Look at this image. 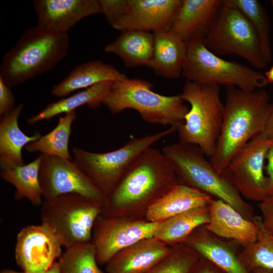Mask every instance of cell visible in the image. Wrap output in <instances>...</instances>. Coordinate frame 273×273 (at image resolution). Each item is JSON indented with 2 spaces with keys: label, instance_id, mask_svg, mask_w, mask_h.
<instances>
[{
  "label": "cell",
  "instance_id": "cell-1",
  "mask_svg": "<svg viewBox=\"0 0 273 273\" xmlns=\"http://www.w3.org/2000/svg\"><path fill=\"white\" fill-rule=\"evenodd\" d=\"M177 184L162 151L150 147L137 158L106 198L101 215L145 218L148 209Z\"/></svg>",
  "mask_w": 273,
  "mask_h": 273
},
{
  "label": "cell",
  "instance_id": "cell-2",
  "mask_svg": "<svg viewBox=\"0 0 273 273\" xmlns=\"http://www.w3.org/2000/svg\"><path fill=\"white\" fill-rule=\"evenodd\" d=\"M223 121L216 149L210 162L225 169L232 159L265 127L270 105L265 89L246 91L226 86Z\"/></svg>",
  "mask_w": 273,
  "mask_h": 273
},
{
  "label": "cell",
  "instance_id": "cell-3",
  "mask_svg": "<svg viewBox=\"0 0 273 273\" xmlns=\"http://www.w3.org/2000/svg\"><path fill=\"white\" fill-rule=\"evenodd\" d=\"M162 152L172 167L178 184L195 188L230 204L252 220L254 210L242 198L226 168L216 167L196 145L179 142Z\"/></svg>",
  "mask_w": 273,
  "mask_h": 273
},
{
  "label": "cell",
  "instance_id": "cell-4",
  "mask_svg": "<svg viewBox=\"0 0 273 273\" xmlns=\"http://www.w3.org/2000/svg\"><path fill=\"white\" fill-rule=\"evenodd\" d=\"M69 46L67 33L29 28L3 57L0 77L10 87L23 83L53 68L66 56Z\"/></svg>",
  "mask_w": 273,
  "mask_h": 273
},
{
  "label": "cell",
  "instance_id": "cell-5",
  "mask_svg": "<svg viewBox=\"0 0 273 273\" xmlns=\"http://www.w3.org/2000/svg\"><path fill=\"white\" fill-rule=\"evenodd\" d=\"M152 88L150 82L139 78L114 81L102 104L113 114L133 109L147 123L169 125L177 130L189 109L180 95L164 96Z\"/></svg>",
  "mask_w": 273,
  "mask_h": 273
},
{
  "label": "cell",
  "instance_id": "cell-6",
  "mask_svg": "<svg viewBox=\"0 0 273 273\" xmlns=\"http://www.w3.org/2000/svg\"><path fill=\"white\" fill-rule=\"evenodd\" d=\"M180 96L191 107L176 130L179 142L197 146L209 159L215 152L223 121L219 86L186 80Z\"/></svg>",
  "mask_w": 273,
  "mask_h": 273
},
{
  "label": "cell",
  "instance_id": "cell-7",
  "mask_svg": "<svg viewBox=\"0 0 273 273\" xmlns=\"http://www.w3.org/2000/svg\"><path fill=\"white\" fill-rule=\"evenodd\" d=\"M186 43L181 75L187 81L203 85L233 86L246 91L262 88L268 84L260 71L215 55L206 46L204 38Z\"/></svg>",
  "mask_w": 273,
  "mask_h": 273
},
{
  "label": "cell",
  "instance_id": "cell-8",
  "mask_svg": "<svg viewBox=\"0 0 273 273\" xmlns=\"http://www.w3.org/2000/svg\"><path fill=\"white\" fill-rule=\"evenodd\" d=\"M176 131L170 127L157 133L131 138L121 147L103 153L74 147L72 160L106 198L143 152Z\"/></svg>",
  "mask_w": 273,
  "mask_h": 273
},
{
  "label": "cell",
  "instance_id": "cell-9",
  "mask_svg": "<svg viewBox=\"0 0 273 273\" xmlns=\"http://www.w3.org/2000/svg\"><path fill=\"white\" fill-rule=\"evenodd\" d=\"M204 42L212 52L237 55L258 70L265 69L269 63L251 23L225 0L222 1L216 18L204 38Z\"/></svg>",
  "mask_w": 273,
  "mask_h": 273
},
{
  "label": "cell",
  "instance_id": "cell-10",
  "mask_svg": "<svg viewBox=\"0 0 273 273\" xmlns=\"http://www.w3.org/2000/svg\"><path fill=\"white\" fill-rule=\"evenodd\" d=\"M103 205L75 193L45 199L41 205V223L61 238L66 249L89 243Z\"/></svg>",
  "mask_w": 273,
  "mask_h": 273
},
{
  "label": "cell",
  "instance_id": "cell-11",
  "mask_svg": "<svg viewBox=\"0 0 273 273\" xmlns=\"http://www.w3.org/2000/svg\"><path fill=\"white\" fill-rule=\"evenodd\" d=\"M160 222L100 215L93 231V244L99 265L106 263L119 251L143 239L153 237Z\"/></svg>",
  "mask_w": 273,
  "mask_h": 273
},
{
  "label": "cell",
  "instance_id": "cell-12",
  "mask_svg": "<svg viewBox=\"0 0 273 273\" xmlns=\"http://www.w3.org/2000/svg\"><path fill=\"white\" fill-rule=\"evenodd\" d=\"M270 143L258 135L236 153L226 168L238 190L248 200L261 202L269 196L265 160Z\"/></svg>",
  "mask_w": 273,
  "mask_h": 273
},
{
  "label": "cell",
  "instance_id": "cell-13",
  "mask_svg": "<svg viewBox=\"0 0 273 273\" xmlns=\"http://www.w3.org/2000/svg\"><path fill=\"white\" fill-rule=\"evenodd\" d=\"M41 155L39 180L44 200L75 193L104 203L105 196L73 160Z\"/></svg>",
  "mask_w": 273,
  "mask_h": 273
},
{
  "label": "cell",
  "instance_id": "cell-14",
  "mask_svg": "<svg viewBox=\"0 0 273 273\" xmlns=\"http://www.w3.org/2000/svg\"><path fill=\"white\" fill-rule=\"evenodd\" d=\"M62 247L61 238L47 224L27 225L17 234L15 260L25 273H44L61 257Z\"/></svg>",
  "mask_w": 273,
  "mask_h": 273
},
{
  "label": "cell",
  "instance_id": "cell-15",
  "mask_svg": "<svg viewBox=\"0 0 273 273\" xmlns=\"http://www.w3.org/2000/svg\"><path fill=\"white\" fill-rule=\"evenodd\" d=\"M36 26L52 34H66L76 23L90 15L102 13L99 0H35Z\"/></svg>",
  "mask_w": 273,
  "mask_h": 273
},
{
  "label": "cell",
  "instance_id": "cell-16",
  "mask_svg": "<svg viewBox=\"0 0 273 273\" xmlns=\"http://www.w3.org/2000/svg\"><path fill=\"white\" fill-rule=\"evenodd\" d=\"M183 0H128L125 14L112 27L121 31L170 29Z\"/></svg>",
  "mask_w": 273,
  "mask_h": 273
},
{
  "label": "cell",
  "instance_id": "cell-17",
  "mask_svg": "<svg viewBox=\"0 0 273 273\" xmlns=\"http://www.w3.org/2000/svg\"><path fill=\"white\" fill-rule=\"evenodd\" d=\"M183 243L226 273H250L234 243L210 232L205 225L196 229Z\"/></svg>",
  "mask_w": 273,
  "mask_h": 273
},
{
  "label": "cell",
  "instance_id": "cell-18",
  "mask_svg": "<svg viewBox=\"0 0 273 273\" xmlns=\"http://www.w3.org/2000/svg\"><path fill=\"white\" fill-rule=\"evenodd\" d=\"M208 207L210 221L205 228L215 235L233 240L243 247L255 242L257 230L253 220L244 217L234 207L218 199H211Z\"/></svg>",
  "mask_w": 273,
  "mask_h": 273
},
{
  "label": "cell",
  "instance_id": "cell-19",
  "mask_svg": "<svg viewBox=\"0 0 273 273\" xmlns=\"http://www.w3.org/2000/svg\"><path fill=\"white\" fill-rule=\"evenodd\" d=\"M172 247L154 237L143 239L117 253L105 265L107 273H146L163 259Z\"/></svg>",
  "mask_w": 273,
  "mask_h": 273
},
{
  "label": "cell",
  "instance_id": "cell-20",
  "mask_svg": "<svg viewBox=\"0 0 273 273\" xmlns=\"http://www.w3.org/2000/svg\"><path fill=\"white\" fill-rule=\"evenodd\" d=\"M222 3L220 0H183L170 30L186 43L204 38Z\"/></svg>",
  "mask_w": 273,
  "mask_h": 273
},
{
  "label": "cell",
  "instance_id": "cell-21",
  "mask_svg": "<svg viewBox=\"0 0 273 273\" xmlns=\"http://www.w3.org/2000/svg\"><path fill=\"white\" fill-rule=\"evenodd\" d=\"M23 108L21 104L1 116L0 121V168L11 169L24 164L22 150L29 143L37 140L38 132L29 136L20 128L18 119Z\"/></svg>",
  "mask_w": 273,
  "mask_h": 273
},
{
  "label": "cell",
  "instance_id": "cell-22",
  "mask_svg": "<svg viewBox=\"0 0 273 273\" xmlns=\"http://www.w3.org/2000/svg\"><path fill=\"white\" fill-rule=\"evenodd\" d=\"M153 57L149 66L157 75L179 78L187 52V43L170 30L155 31Z\"/></svg>",
  "mask_w": 273,
  "mask_h": 273
},
{
  "label": "cell",
  "instance_id": "cell-23",
  "mask_svg": "<svg viewBox=\"0 0 273 273\" xmlns=\"http://www.w3.org/2000/svg\"><path fill=\"white\" fill-rule=\"evenodd\" d=\"M126 78L124 74L111 65L95 60L76 67L61 82L53 87L51 94L63 98L75 90L87 88L100 82L121 80Z\"/></svg>",
  "mask_w": 273,
  "mask_h": 273
},
{
  "label": "cell",
  "instance_id": "cell-24",
  "mask_svg": "<svg viewBox=\"0 0 273 273\" xmlns=\"http://www.w3.org/2000/svg\"><path fill=\"white\" fill-rule=\"evenodd\" d=\"M212 197L195 188L177 184L154 204L145 218L160 222L196 208L207 205Z\"/></svg>",
  "mask_w": 273,
  "mask_h": 273
},
{
  "label": "cell",
  "instance_id": "cell-25",
  "mask_svg": "<svg viewBox=\"0 0 273 273\" xmlns=\"http://www.w3.org/2000/svg\"><path fill=\"white\" fill-rule=\"evenodd\" d=\"M154 48V35L136 30L122 31L114 41L106 45L105 51L118 56L127 67L145 65L149 67Z\"/></svg>",
  "mask_w": 273,
  "mask_h": 273
},
{
  "label": "cell",
  "instance_id": "cell-26",
  "mask_svg": "<svg viewBox=\"0 0 273 273\" xmlns=\"http://www.w3.org/2000/svg\"><path fill=\"white\" fill-rule=\"evenodd\" d=\"M209 221L208 205L192 209L160 221L153 237L172 247L183 243L196 229Z\"/></svg>",
  "mask_w": 273,
  "mask_h": 273
},
{
  "label": "cell",
  "instance_id": "cell-27",
  "mask_svg": "<svg viewBox=\"0 0 273 273\" xmlns=\"http://www.w3.org/2000/svg\"><path fill=\"white\" fill-rule=\"evenodd\" d=\"M114 81L100 82L72 96L50 104L40 112L28 118L26 122L33 125L42 120H49L58 115L75 111L76 108L85 105L91 108H97L107 97Z\"/></svg>",
  "mask_w": 273,
  "mask_h": 273
},
{
  "label": "cell",
  "instance_id": "cell-28",
  "mask_svg": "<svg viewBox=\"0 0 273 273\" xmlns=\"http://www.w3.org/2000/svg\"><path fill=\"white\" fill-rule=\"evenodd\" d=\"M41 158L40 154L27 164L11 169L1 170V177L15 187L14 198L16 200L25 198L34 206L41 205L43 196L39 180Z\"/></svg>",
  "mask_w": 273,
  "mask_h": 273
},
{
  "label": "cell",
  "instance_id": "cell-29",
  "mask_svg": "<svg viewBox=\"0 0 273 273\" xmlns=\"http://www.w3.org/2000/svg\"><path fill=\"white\" fill-rule=\"evenodd\" d=\"M76 119V111L60 116L57 125L52 130L28 144L25 150L29 153L40 152L43 155L72 160L68 145L72 125Z\"/></svg>",
  "mask_w": 273,
  "mask_h": 273
},
{
  "label": "cell",
  "instance_id": "cell-30",
  "mask_svg": "<svg viewBox=\"0 0 273 273\" xmlns=\"http://www.w3.org/2000/svg\"><path fill=\"white\" fill-rule=\"evenodd\" d=\"M252 220L257 238L255 242L243 247L241 259L250 273L257 268L273 270V237L264 227L261 216L255 215Z\"/></svg>",
  "mask_w": 273,
  "mask_h": 273
},
{
  "label": "cell",
  "instance_id": "cell-31",
  "mask_svg": "<svg viewBox=\"0 0 273 273\" xmlns=\"http://www.w3.org/2000/svg\"><path fill=\"white\" fill-rule=\"evenodd\" d=\"M238 9L249 21L261 42L267 60L270 63L272 53L270 41V25L264 7L256 0H225Z\"/></svg>",
  "mask_w": 273,
  "mask_h": 273
},
{
  "label": "cell",
  "instance_id": "cell-32",
  "mask_svg": "<svg viewBox=\"0 0 273 273\" xmlns=\"http://www.w3.org/2000/svg\"><path fill=\"white\" fill-rule=\"evenodd\" d=\"M58 262L60 273H104L99 267L92 242L66 249Z\"/></svg>",
  "mask_w": 273,
  "mask_h": 273
},
{
  "label": "cell",
  "instance_id": "cell-33",
  "mask_svg": "<svg viewBox=\"0 0 273 273\" xmlns=\"http://www.w3.org/2000/svg\"><path fill=\"white\" fill-rule=\"evenodd\" d=\"M199 256L184 243L172 247L169 254L146 273H189Z\"/></svg>",
  "mask_w": 273,
  "mask_h": 273
},
{
  "label": "cell",
  "instance_id": "cell-34",
  "mask_svg": "<svg viewBox=\"0 0 273 273\" xmlns=\"http://www.w3.org/2000/svg\"><path fill=\"white\" fill-rule=\"evenodd\" d=\"M108 24L112 26L126 12L128 0H99Z\"/></svg>",
  "mask_w": 273,
  "mask_h": 273
},
{
  "label": "cell",
  "instance_id": "cell-35",
  "mask_svg": "<svg viewBox=\"0 0 273 273\" xmlns=\"http://www.w3.org/2000/svg\"><path fill=\"white\" fill-rule=\"evenodd\" d=\"M11 87L0 77V115L6 114L15 109V99Z\"/></svg>",
  "mask_w": 273,
  "mask_h": 273
},
{
  "label": "cell",
  "instance_id": "cell-36",
  "mask_svg": "<svg viewBox=\"0 0 273 273\" xmlns=\"http://www.w3.org/2000/svg\"><path fill=\"white\" fill-rule=\"evenodd\" d=\"M258 207L263 226L273 237V195L260 202Z\"/></svg>",
  "mask_w": 273,
  "mask_h": 273
},
{
  "label": "cell",
  "instance_id": "cell-37",
  "mask_svg": "<svg viewBox=\"0 0 273 273\" xmlns=\"http://www.w3.org/2000/svg\"><path fill=\"white\" fill-rule=\"evenodd\" d=\"M189 273H226L210 261L201 257L194 265Z\"/></svg>",
  "mask_w": 273,
  "mask_h": 273
},
{
  "label": "cell",
  "instance_id": "cell-38",
  "mask_svg": "<svg viewBox=\"0 0 273 273\" xmlns=\"http://www.w3.org/2000/svg\"><path fill=\"white\" fill-rule=\"evenodd\" d=\"M270 145L266 156V165L265 171L269 179V196L273 195V139L271 140Z\"/></svg>",
  "mask_w": 273,
  "mask_h": 273
},
{
  "label": "cell",
  "instance_id": "cell-39",
  "mask_svg": "<svg viewBox=\"0 0 273 273\" xmlns=\"http://www.w3.org/2000/svg\"><path fill=\"white\" fill-rule=\"evenodd\" d=\"M265 138L273 139V104L270 105L267 119L262 132L260 134Z\"/></svg>",
  "mask_w": 273,
  "mask_h": 273
},
{
  "label": "cell",
  "instance_id": "cell-40",
  "mask_svg": "<svg viewBox=\"0 0 273 273\" xmlns=\"http://www.w3.org/2000/svg\"><path fill=\"white\" fill-rule=\"evenodd\" d=\"M0 273H25L23 271H18L11 268H4L1 270ZM44 273H60L59 263L58 261H55L53 264Z\"/></svg>",
  "mask_w": 273,
  "mask_h": 273
},
{
  "label": "cell",
  "instance_id": "cell-41",
  "mask_svg": "<svg viewBox=\"0 0 273 273\" xmlns=\"http://www.w3.org/2000/svg\"><path fill=\"white\" fill-rule=\"evenodd\" d=\"M267 83H273V66L264 73Z\"/></svg>",
  "mask_w": 273,
  "mask_h": 273
},
{
  "label": "cell",
  "instance_id": "cell-42",
  "mask_svg": "<svg viewBox=\"0 0 273 273\" xmlns=\"http://www.w3.org/2000/svg\"><path fill=\"white\" fill-rule=\"evenodd\" d=\"M251 273H273V270L257 268L252 270Z\"/></svg>",
  "mask_w": 273,
  "mask_h": 273
},
{
  "label": "cell",
  "instance_id": "cell-43",
  "mask_svg": "<svg viewBox=\"0 0 273 273\" xmlns=\"http://www.w3.org/2000/svg\"><path fill=\"white\" fill-rule=\"evenodd\" d=\"M270 3L272 7L273 8V0L270 1Z\"/></svg>",
  "mask_w": 273,
  "mask_h": 273
}]
</instances>
